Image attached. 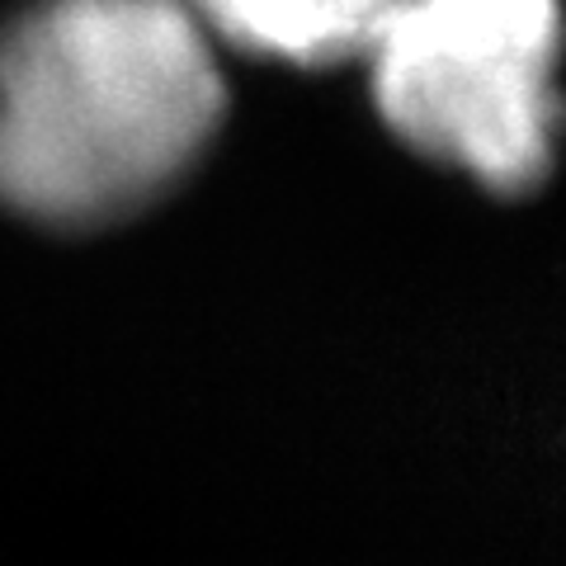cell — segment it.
<instances>
[{
	"mask_svg": "<svg viewBox=\"0 0 566 566\" xmlns=\"http://www.w3.org/2000/svg\"><path fill=\"white\" fill-rule=\"evenodd\" d=\"M227 114L185 0H29L0 24V208L114 227L203 161Z\"/></svg>",
	"mask_w": 566,
	"mask_h": 566,
	"instance_id": "6da1fadb",
	"label": "cell"
},
{
	"mask_svg": "<svg viewBox=\"0 0 566 566\" xmlns=\"http://www.w3.org/2000/svg\"><path fill=\"white\" fill-rule=\"evenodd\" d=\"M557 0H392L368 33L382 123L491 193H534L557 156Z\"/></svg>",
	"mask_w": 566,
	"mask_h": 566,
	"instance_id": "7a4b0ae2",
	"label": "cell"
},
{
	"mask_svg": "<svg viewBox=\"0 0 566 566\" xmlns=\"http://www.w3.org/2000/svg\"><path fill=\"white\" fill-rule=\"evenodd\" d=\"M387 6L392 0H185L212 43L307 71L359 62Z\"/></svg>",
	"mask_w": 566,
	"mask_h": 566,
	"instance_id": "3957f363",
	"label": "cell"
}]
</instances>
